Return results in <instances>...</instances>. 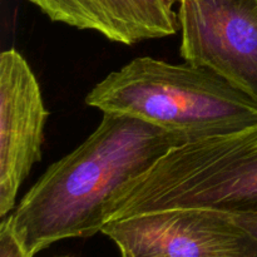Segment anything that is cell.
<instances>
[{
	"mask_svg": "<svg viewBox=\"0 0 257 257\" xmlns=\"http://www.w3.org/2000/svg\"><path fill=\"white\" fill-rule=\"evenodd\" d=\"M178 3H180V0H178Z\"/></svg>",
	"mask_w": 257,
	"mask_h": 257,
	"instance_id": "12",
	"label": "cell"
},
{
	"mask_svg": "<svg viewBox=\"0 0 257 257\" xmlns=\"http://www.w3.org/2000/svg\"><path fill=\"white\" fill-rule=\"evenodd\" d=\"M49 112L25 58L14 48L0 55V217L15 208L20 186L42 160Z\"/></svg>",
	"mask_w": 257,
	"mask_h": 257,
	"instance_id": "6",
	"label": "cell"
},
{
	"mask_svg": "<svg viewBox=\"0 0 257 257\" xmlns=\"http://www.w3.org/2000/svg\"><path fill=\"white\" fill-rule=\"evenodd\" d=\"M89 107L130 115L185 138L187 143L257 124V102L205 67L151 57L109 73L85 97Z\"/></svg>",
	"mask_w": 257,
	"mask_h": 257,
	"instance_id": "2",
	"label": "cell"
},
{
	"mask_svg": "<svg viewBox=\"0 0 257 257\" xmlns=\"http://www.w3.org/2000/svg\"><path fill=\"white\" fill-rule=\"evenodd\" d=\"M63 257H70V256H63Z\"/></svg>",
	"mask_w": 257,
	"mask_h": 257,
	"instance_id": "11",
	"label": "cell"
},
{
	"mask_svg": "<svg viewBox=\"0 0 257 257\" xmlns=\"http://www.w3.org/2000/svg\"><path fill=\"white\" fill-rule=\"evenodd\" d=\"M183 145L185 138L146 120L103 113L94 132L53 163L9 213L25 251L34 257L57 241L102 232L110 206Z\"/></svg>",
	"mask_w": 257,
	"mask_h": 257,
	"instance_id": "1",
	"label": "cell"
},
{
	"mask_svg": "<svg viewBox=\"0 0 257 257\" xmlns=\"http://www.w3.org/2000/svg\"><path fill=\"white\" fill-rule=\"evenodd\" d=\"M120 256H122V257H135V256L130 255V253H127V252H120Z\"/></svg>",
	"mask_w": 257,
	"mask_h": 257,
	"instance_id": "10",
	"label": "cell"
},
{
	"mask_svg": "<svg viewBox=\"0 0 257 257\" xmlns=\"http://www.w3.org/2000/svg\"><path fill=\"white\" fill-rule=\"evenodd\" d=\"M122 203L130 216L182 207L257 212V124L175 148L128 188Z\"/></svg>",
	"mask_w": 257,
	"mask_h": 257,
	"instance_id": "3",
	"label": "cell"
},
{
	"mask_svg": "<svg viewBox=\"0 0 257 257\" xmlns=\"http://www.w3.org/2000/svg\"><path fill=\"white\" fill-rule=\"evenodd\" d=\"M177 7L183 60L257 102V0H180Z\"/></svg>",
	"mask_w": 257,
	"mask_h": 257,
	"instance_id": "5",
	"label": "cell"
},
{
	"mask_svg": "<svg viewBox=\"0 0 257 257\" xmlns=\"http://www.w3.org/2000/svg\"><path fill=\"white\" fill-rule=\"evenodd\" d=\"M231 215L235 218L236 222L240 223L243 228H246L251 235L257 238V212L231 213Z\"/></svg>",
	"mask_w": 257,
	"mask_h": 257,
	"instance_id": "9",
	"label": "cell"
},
{
	"mask_svg": "<svg viewBox=\"0 0 257 257\" xmlns=\"http://www.w3.org/2000/svg\"><path fill=\"white\" fill-rule=\"evenodd\" d=\"M102 233L135 257H257V238L231 213L182 207L105 223Z\"/></svg>",
	"mask_w": 257,
	"mask_h": 257,
	"instance_id": "4",
	"label": "cell"
},
{
	"mask_svg": "<svg viewBox=\"0 0 257 257\" xmlns=\"http://www.w3.org/2000/svg\"><path fill=\"white\" fill-rule=\"evenodd\" d=\"M0 257H32L18 238L9 215L0 223Z\"/></svg>",
	"mask_w": 257,
	"mask_h": 257,
	"instance_id": "8",
	"label": "cell"
},
{
	"mask_svg": "<svg viewBox=\"0 0 257 257\" xmlns=\"http://www.w3.org/2000/svg\"><path fill=\"white\" fill-rule=\"evenodd\" d=\"M50 20L133 45L180 30L178 0H29Z\"/></svg>",
	"mask_w": 257,
	"mask_h": 257,
	"instance_id": "7",
	"label": "cell"
}]
</instances>
